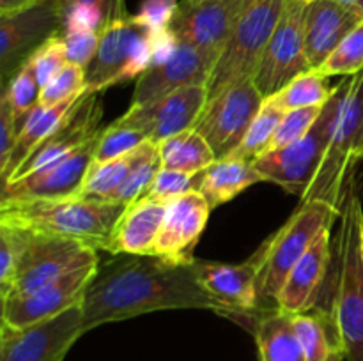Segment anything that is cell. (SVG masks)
<instances>
[{
  "instance_id": "cell-1",
  "label": "cell",
  "mask_w": 363,
  "mask_h": 361,
  "mask_svg": "<svg viewBox=\"0 0 363 361\" xmlns=\"http://www.w3.org/2000/svg\"><path fill=\"white\" fill-rule=\"evenodd\" d=\"M160 310H213L222 304L201 285L191 264H174L156 255H113L99 265L82 301L85 333Z\"/></svg>"
},
{
  "instance_id": "cell-2",
  "label": "cell",
  "mask_w": 363,
  "mask_h": 361,
  "mask_svg": "<svg viewBox=\"0 0 363 361\" xmlns=\"http://www.w3.org/2000/svg\"><path fill=\"white\" fill-rule=\"evenodd\" d=\"M128 205L73 195L64 198L0 204V223L78 239L96 250L108 251L113 229Z\"/></svg>"
},
{
  "instance_id": "cell-3",
  "label": "cell",
  "mask_w": 363,
  "mask_h": 361,
  "mask_svg": "<svg viewBox=\"0 0 363 361\" xmlns=\"http://www.w3.org/2000/svg\"><path fill=\"white\" fill-rule=\"evenodd\" d=\"M351 176L340 204V230L335 241L337 285L332 314L342 336L347 361H363V253L360 227L363 209Z\"/></svg>"
},
{
  "instance_id": "cell-4",
  "label": "cell",
  "mask_w": 363,
  "mask_h": 361,
  "mask_svg": "<svg viewBox=\"0 0 363 361\" xmlns=\"http://www.w3.org/2000/svg\"><path fill=\"white\" fill-rule=\"evenodd\" d=\"M347 78L333 87L332 96L323 106V112L307 134L282 149H275L254 159V166L262 180L279 184L300 200L307 197L332 140L337 115L347 88Z\"/></svg>"
},
{
  "instance_id": "cell-5",
  "label": "cell",
  "mask_w": 363,
  "mask_h": 361,
  "mask_svg": "<svg viewBox=\"0 0 363 361\" xmlns=\"http://www.w3.org/2000/svg\"><path fill=\"white\" fill-rule=\"evenodd\" d=\"M286 0H254L234 25L208 80V99L254 80Z\"/></svg>"
},
{
  "instance_id": "cell-6",
  "label": "cell",
  "mask_w": 363,
  "mask_h": 361,
  "mask_svg": "<svg viewBox=\"0 0 363 361\" xmlns=\"http://www.w3.org/2000/svg\"><path fill=\"white\" fill-rule=\"evenodd\" d=\"M340 207L323 198H311L301 202L300 209L269 236V251L264 271L261 275V308L269 311L268 304L277 308V297L300 258L307 253L319 234L332 229V223L339 218Z\"/></svg>"
},
{
  "instance_id": "cell-7",
  "label": "cell",
  "mask_w": 363,
  "mask_h": 361,
  "mask_svg": "<svg viewBox=\"0 0 363 361\" xmlns=\"http://www.w3.org/2000/svg\"><path fill=\"white\" fill-rule=\"evenodd\" d=\"M155 59V32L135 16L108 25L99 34L96 55L85 67L87 92L106 91L108 87L140 76Z\"/></svg>"
},
{
  "instance_id": "cell-8",
  "label": "cell",
  "mask_w": 363,
  "mask_h": 361,
  "mask_svg": "<svg viewBox=\"0 0 363 361\" xmlns=\"http://www.w3.org/2000/svg\"><path fill=\"white\" fill-rule=\"evenodd\" d=\"M363 130V71L347 78V88L337 115L332 140L321 163L318 176L308 190L307 197L323 198L340 207L346 188L353 176L357 159V147Z\"/></svg>"
},
{
  "instance_id": "cell-9",
  "label": "cell",
  "mask_w": 363,
  "mask_h": 361,
  "mask_svg": "<svg viewBox=\"0 0 363 361\" xmlns=\"http://www.w3.org/2000/svg\"><path fill=\"white\" fill-rule=\"evenodd\" d=\"M269 251V237L241 264L199 260L195 269L201 285L218 301L225 317L252 319L262 314L261 275L264 271Z\"/></svg>"
},
{
  "instance_id": "cell-10",
  "label": "cell",
  "mask_w": 363,
  "mask_h": 361,
  "mask_svg": "<svg viewBox=\"0 0 363 361\" xmlns=\"http://www.w3.org/2000/svg\"><path fill=\"white\" fill-rule=\"evenodd\" d=\"M308 0H286L275 32L254 76L264 99L282 91L293 78L311 69L305 53V9Z\"/></svg>"
},
{
  "instance_id": "cell-11",
  "label": "cell",
  "mask_w": 363,
  "mask_h": 361,
  "mask_svg": "<svg viewBox=\"0 0 363 361\" xmlns=\"http://www.w3.org/2000/svg\"><path fill=\"white\" fill-rule=\"evenodd\" d=\"M64 9L60 0L38 4L11 14H0V80L2 87L25 60L50 38L62 34Z\"/></svg>"
},
{
  "instance_id": "cell-12",
  "label": "cell",
  "mask_w": 363,
  "mask_h": 361,
  "mask_svg": "<svg viewBox=\"0 0 363 361\" xmlns=\"http://www.w3.org/2000/svg\"><path fill=\"white\" fill-rule=\"evenodd\" d=\"M98 251L96 248L71 237L30 232L18 268L13 292L9 296L30 294L87 262L99 260Z\"/></svg>"
},
{
  "instance_id": "cell-13",
  "label": "cell",
  "mask_w": 363,
  "mask_h": 361,
  "mask_svg": "<svg viewBox=\"0 0 363 361\" xmlns=\"http://www.w3.org/2000/svg\"><path fill=\"white\" fill-rule=\"evenodd\" d=\"M262 103L264 96L255 87L254 80L234 85L216 98L208 99L195 130L211 145L216 159L236 152Z\"/></svg>"
},
{
  "instance_id": "cell-14",
  "label": "cell",
  "mask_w": 363,
  "mask_h": 361,
  "mask_svg": "<svg viewBox=\"0 0 363 361\" xmlns=\"http://www.w3.org/2000/svg\"><path fill=\"white\" fill-rule=\"evenodd\" d=\"M84 333L82 304L27 328L0 326V361H64Z\"/></svg>"
},
{
  "instance_id": "cell-15",
  "label": "cell",
  "mask_w": 363,
  "mask_h": 361,
  "mask_svg": "<svg viewBox=\"0 0 363 361\" xmlns=\"http://www.w3.org/2000/svg\"><path fill=\"white\" fill-rule=\"evenodd\" d=\"M206 105H208V87L188 85L155 101L130 106L113 122L140 131L147 140L160 144L174 134L195 130Z\"/></svg>"
},
{
  "instance_id": "cell-16",
  "label": "cell",
  "mask_w": 363,
  "mask_h": 361,
  "mask_svg": "<svg viewBox=\"0 0 363 361\" xmlns=\"http://www.w3.org/2000/svg\"><path fill=\"white\" fill-rule=\"evenodd\" d=\"M99 260L87 262L30 294L9 296L2 301V326L21 329L48 321L82 304Z\"/></svg>"
},
{
  "instance_id": "cell-17",
  "label": "cell",
  "mask_w": 363,
  "mask_h": 361,
  "mask_svg": "<svg viewBox=\"0 0 363 361\" xmlns=\"http://www.w3.org/2000/svg\"><path fill=\"white\" fill-rule=\"evenodd\" d=\"M254 0H181L170 32L184 45L218 59L234 25Z\"/></svg>"
},
{
  "instance_id": "cell-18",
  "label": "cell",
  "mask_w": 363,
  "mask_h": 361,
  "mask_svg": "<svg viewBox=\"0 0 363 361\" xmlns=\"http://www.w3.org/2000/svg\"><path fill=\"white\" fill-rule=\"evenodd\" d=\"M99 133L66 158L59 159L38 172L28 173L21 179L4 184L0 190V204L80 195L85 176L94 163V151Z\"/></svg>"
},
{
  "instance_id": "cell-19",
  "label": "cell",
  "mask_w": 363,
  "mask_h": 361,
  "mask_svg": "<svg viewBox=\"0 0 363 361\" xmlns=\"http://www.w3.org/2000/svg\"><path fill=\"white\" fill-rule=\"evenodd\" d=\"M103 105L99 92H85L62 124L28 156L23 165L4 184L34 173L80 149L103 130ZM2 184V186H4Z\"/></svg>"
},
{
  "instance_id": "cell-20",
  "label": "cell",
  "mask_w": 363,
  "mask_h": 361,
  "mask_svg": "<svg viewBox=\"0 0 363 361\" xmlns=\"http://www.w3.org/2000/svg\"><path fill=\"white\" fill-rule=\"evenodd\" d=\"M215 62L208 53L177 41L165 59L152 64L137 78L130 106L155 101L188 85H208Z\"/></svg>"
},
{
  "instance_id": "cell-21",
  "label": "cell",
  "mask_w": 363,
  "mask_h": 361,
  "mask_svg": "<svg viewBox=\"0 0 363 361\" xmlns=\"http://www.w3.org/2000/svg\"><path fill=\"white\" fill-rule=\"evenodd\" d=\"M211 207L197 190L172 198L167 204L152 255L174 264H191L195 246L208 225Z\"/></svg>"
},
{
  "instance_id": "cell-22",
  "label": "cell",
  "mask_w": 363,
  "mask_h": 361,
  "mask_svg": "<svg viewBox=\"0 0 363 361\" xmlns=\"http://www.w3.org/2000/svg\"><path fill=\"white\" fill-rule=\"evenodd\" d=\"M332 264L330 229L323 230L307 253L300 258L287 276L279 297L277 308L289 315L305 314L318 306L326 273Z\"/></svg>"
},
{
  "instance_id": "cell-23",
  "label": "cell",
  "mask_w": 363,
  "mask_h": 361,
  "mask_svg": "<svg viewBox=\"0 0 363 361\" xmlns=\"http://www.w3.org/2000/svg\"><path fill=\"white\" fill-rule=\"evenodd\" d=\"M362 20L357 11L337 0H308L305 9V53L311 69L318 71Z\"/></svg>"
},
{
  "instance_id": "cell-24",
  "label": "cell",
  "mask_w": 363,
  "mask_h": 361,
  "mask_svg": "<svg viewBox=\"0 0 363 361\" xmlns=\"http://www.w3.org/2000/svg\"><path fill=\"white\" fill-rule=\"evenodd\" d=\"M167 204L169 202L144 195L128 205L113 229L108 253L152 255L165 219Z\"/></svg>"
},
{
  "instance_id": "cell-25",
  "label": "cell",
  "mask_w": 363,
  "mask_h": 361,
  "mask_svg": "<svg viewBox=\"0 0 363 361\" xmlns=\"http://www.w3.org/2000/svg\"><path fill=\"white\" fill-rule=\"evenodd\" d=\"M257 183H262V177L255 170L254 163L227 156L216 159L211 166L201 172L197 191L206 198L213 211Z\"/></svg>"
},
{
  "instance_id": "cell-26",
  "label": "cell",
  "mask_w": 363,
  "mask_h": 361,
  "mask_svg": "<svg viewBox=\"0 0 363 361\" xmlns=\"http://www.w3.org/2000/svg\"><path fill=\"white\" fill-rule=\"evenodd\" d=\"M293 326L307 361L346 360L342 336L332 311L315 306L311 311L293 315Z\"/></svg>"
},
{
  "instance_id": "cell-27",
  "label": "cell",
  "mask_w": 363,
  "mask_h": 361,
  "mask_svg": "<svg viewBox=\"0 0 363 361\" xmlns=\"http://www.w3.org/2000/svg\"><path fill=\"white\" fill-rule=\"evenodd\" d=\"M84 96V94H82ZM82 96L78 98L69 99V101L59 103V105L53 106H41L35 105L34 108L28 112V115L25 117V120L21 122L20 133H18L16 145L13 149V154H11L9 165H7L6 173L0 177L2 184L23 165L25 159L60 126V124L66 120V117L69 115L71 110L74 108L78 101H80Z\"/></svg>"
},
{
  "instance_id": "cell-28",
  "label": "cell",
  "mask_w": 363,
  "mask_h": 361,
  "mask_svg": "<svg viewBox=\"0 0 363 361\" xmlns=\"http://www.w3.org/2000/svg\"><path fill=\"white\" fill-rule=\"evenodd\" d=\"M254 336L261 361H307L300 338L293 326V315L269 310L257 315Z\"/></svg>"
},
{
  "instance_id": "cell-29",
  "label": "cell",
  "mask_w": 363,
  "mask_h": 361,
  "mask_svg": "<svg viewBox=\"0 0 363 361\" xmlns=\"http://www.w3.org/2000/svg\"><path fill=\"white\" fill-rule=\"evenodd\" d=\"M156 145H158L163 168L179 170V172L195 176V173L204 172L216 161L211 145L197 130L174 134Z\"/></svg>"
},
{
  "instance_id": "cell-30",
  "label": "cell",
  "mask_w": 363,
  "mask_h": 361,
  "mask_svg": "<svg viewBox=\"0 0 363 361\" xmlns=\"http://www.w3.org/2000/svg\"><path fill=\"white\" fill-rule=\"evenodd\" d=\"M160 168H162V159H160L158 145L151 140L144 142L138 147V154L135 158L133 166L128 172L126 179L110 195L108 200L123 205H130L137 202L138 198L147 193L149 186L155 180Z\"/></svg>"
},
{
  "instance_id": "cell-31",
  "label": "cell",
  "mask_w": 363,
  "mask_h": 361,
  "mask_svg": "<svg viewBox=\"0 0 363 361\" xmlns=\"http://www.w3.org/2000/svg\"><path fill=\"white\" fill-rule=\"evenodd\" d=\"M332 92L333 87L328 85V76L315 69H308L293 78L282 91L272 96V99L280 110L289 112L307 106H323Z\"/></svg>"
},
{
  "instance_id": "cell-32",
  "label": "cell",
  "mask_w": 363,
  "mask_h": 361,
  "mask_svg": "<svg viewBox=\"0 0 363 361\" xmlns=\"http://www.w3.org/2000/svg\"><path fill=\"white\" fill-rule=\"evenodd\" d=\"M284 113L286 112L280 110L272 98L264 99L257 117H255L254 122L248 127L243 142H241L240 147L236 149V152L230 156L254 161V159L266 154V152L269 151V147H272L273 137H275L277 130H279V124L280 120H282Z\"/></svg>"
},
{
  "instance_id": "cell-33",
  "label": "cell",
  "mask_w": 363,
  "mask_h": 361,
  "mask_svg": "<svg viewBox=\"0 0 363 361\" xmlns=\"http://www.w3.org/2000/svg\"><path fill=\"white\" fill-rule=\"evenodd\" d=\"M138 154V147L128 154L119 156V158L108 159V161L92 163L85 176L84 186H82L80 195L98 200H108L110 195L119 188V184L126 179L128 172L133 166L135 158Z\"/></svg>"
},
{
  "instance_id": "cell-34",
  "label": "cell",
  "mask_w": 363,
  "mask_h": 361,
  "mask_svg": "<svg viewBox=\"0 0 363 361\" xmlns=\"http://www.w3.org/2000/svg\"><path fill=\"white\" fill-rule=\"evenodd\" d=\"M28 236V230L0 223V301L13 292Z\"/></svg>"
},
{
  "instance_id": "cell-35",
  "label": "cell",
  "mask_w": 363,
  "mask_h": 361,
  "mask_svg": "<svg viewBox=\"0 0 363 361\" xmlns=\"http://www.w3.org/2000/svg\"><path fill=\"white\" fill-rule=\"evenodd\" d=\"M319 73L325 76H354L363 71V20L339 46L333 50L326 62L319 67Z\"/></svg>"
},
{
  "instance_id": "cell-36",
  "label": "cell",
  "mask_w": 363,
  "mask_h": 361,
  "mask_svg": "<svg viewBox=\"0 0 363 361\" xmlns=\"http://www.w3.org/2000/svg\"><path fill=\"white\" fill-rule=\"evenodd\" d=\"M39 92H41V87L35 80V74L32 73L30 66L25 62L6 84L2 91V99L7 103L13 115L20 122H23L28 112L38 105Z\"/></svg>"
},
{
  "instance_id": "cell-37",
  "label": "cell",
  "mask_w": 363,
  "mask_h": 361,
  "mask_svg": "<svg viewBox=\"0 0 363 361\" xmlns=\"http://www.w3.org/2000/svg\"><path fill=\"white\" fill-rule=\"evenodd\" d=\"M85 92H87V85H85V67L73 62H67L62 67V71L50 84H46L41 88L38 105H59V103L78 98V96L85 94Z\"/></svg>"
},
{
  "instance_id": "cell-38",
  "label": "cell",
  "mask_w": 363,
  "mask_h": 361,
  "mask_svg": "<svg viewBox=\"0 0 363 361\" xmlns=\"http://www.w3.org/2000/svg\"><path fill=\"white\" fill-rule=\"evenodd\" d=\"M144 142H147V138L140 131L112 122L110 126L103 127L101 133H99L94 151V161L101 163L119 158V156H124L128 152L135 151L137 147H140Z\"/></svg>"
},
{
  "instance_id": "cell-39",
  "label": "cell",
  "mask_w": 363,
  "mask_h": 361,
  "mask_svg": "<svg viewBox=\"0 0 363 361\" xmlns=\"http://www.w3.org/2000/svg\"><path fill=\"white\" fill-rule=\"evenodd\" d=\"M25 62L30 66L32 73L35 74L39 87L43 88L46 84H50L67 64L62 34L53 35L46 42H43Z\"/></svg>"
},
{
  "instance_id": "cell-40",
  "label": "cell",
  "mask_w": 363,
  "mask_h": 361,
  "mask_svg": "<svg viewBox=\"0 0 363 361\" xmlns=\"http://www.w3.org/2000/svg\"><path fill=\"white\" fill-rule=\"evenodd\" d=\"M323 106H307V108L289 110V112L284 113L282 120L279 124V130H277L275 137H273L269 151L282 149L286 145L303 138L311 131V127L314 126L315 120L319 119V115L323 112Z\"/></svg>"
},
{
  "instance_id": "cell-41",
  "label": "cell",
  "mask_w": 363,
  "mask_h": 361,
  "mask_svg": "<svg viewBox=\"0 0 363 361\" xmlns=\"http://www.w3.org/2000/svg\"><path fill=\"white\" fill-rule=\"evenodd\" d=\"M199 183H201V173L191 176V173L163 168L162 166L145 195L169 202L172 200V198L179 197V195L197 190Z\"/></svg>"
},
{
  "instance_id": "cell-42",
  "label": "cell",
  "mask_w": 363,
  "mask_h": 361,
  "mask_svg": "<svg viewBox=\"0 0 363 361\" xmlns=\"http://www.w3.org/2000/svg\"><path fill=\"white\" fill-rule=\"evenodd\" d=\"M62 39L64 46H66L67 62L87 67L92 57L96 55V50H98V32L85 30V28H67L62 32Z\"/></svg>"
},
{
  "instance_id": "cell-43",
  "label": "cell",
  "mask_w": 363,
  "mask_h": 361,
  "mask_svg": "<svg viewBox=\"0 0 363 361\" xmlns=\"http://www.w3.org/2000/svg\"><path fill=\"white\" fill-rule=\"evenodd\" d=\"M177 7V0H142L138 13L133 16L151 32H163L170 28Z\"/></svg>"
},
{
  "instance_id": "cell-44",
  "label": "cell",
  "mask_w": 363,
  "mask_h": 361,
  "mask_svg": "<svg viewBox=\"0 0 363 361\" xmlns=\"http://www.w3.org/2000/svg\"><path fill=\"white\" fill-rule=\"evenodd\" d=\"M21 122L13 115L11 108L4 99H0V177L6 173L9 165L11 154L16 145L18 133H20Z\"/></svg>"
},
{
  "instance_id": "cell-45",
  "label": "cell",
  "mask_w": 363,
  "mask_h": 361,
  "mask_svg": "<svg viewBox=\"0 0 363 361\" xmlns=\"http://www.w3.org/2000/svg\"><path fill=\"white\" fill-rule=\"evenodd\" d=\"M71 2L92 4V6H96L98 9H101V13L105 14L106 27L116 23V21L124 20V18L130 16L126 11V6H124V0H62V4H71Z\"/></svg>"
},
{
  "instance_id": "cell-46",
  "label": "cell",
  "mask_w": 363,
  "mask_h": 361,
  "mask_svg": "<svg viewBox=\"0 0 363 361\" xmlns=\"http://www.w3.org/2000/svg\"><path fill=\"white\" fill-rule=\"evenodd\" d=\"M38 2L39 0H0V14L16 13V11L30 7Z\"/></svg>"
},
{
  "instance_id": "cell-47",
  "label": "cell",
  "mask_w": 363,
  "mask_h": 361,
  "mask_svg": "<svg viewBox=\"0 0 363 361\" xmlns=\"http://www.w3.org/2000/svg\"><path fill=\"white\" fill-rule=\"evenodd\" d=\"M337 2L344 4V6H347L350 9L357 11V13L363 18V0H337Z\"/></svg>"
},
{
  "instance_id": "cell-48",
  "label": "cell",
  "mask_w": 363,
  "mask_h": 361,
  "mask_svg": "<svg viewBox=\"0 0 363 361\" xmlns=\"http://www.w3.org/2000/svg\"><path fill=\"white\" fill-rule=\"evenodd\" d=\"M357 159H358V161H360V159H363V130H362L360 142H358V147H357Z\"/></svg>"
},
{
  "instance_id": "cell-49",
  "label": "cell",
  "mask_w": 363,
  "mask_h": 361,
  "mask_svg": "<svg viewBox=\"0 0 363 361\" xmlns=\"http://www.w3.org/2000/svg\"><path fill=\"white\" fill-rule=\"evenodd\" d=\"M360 236H362V253H363V218H362V227H360Z\"/></svg>"
}]
</instances>
